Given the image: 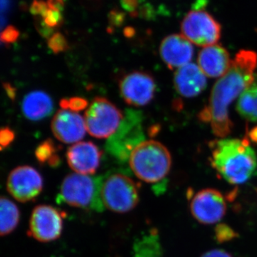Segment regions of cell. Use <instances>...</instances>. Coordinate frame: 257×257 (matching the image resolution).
Wrapping results in <instances>:
<instances>
[{
    "label": "cell",
    "mask_w": 257,
    "mask_h": 257,
    "mask_svg": "<svg viewBox=\"0 0 257 257\" xmlns=\"http://www.w3.org/2000/svg\"><path fill=\"white\" fill-rule=\"evenodd\" d=\"M7 188L19 202H30L42 192L43 179L33 167L20 166L10 172L7 181Z\"/></svg>",
    "instance_id": "obj_10"
},
{
    "label": "cell",
    "mask_w": 257,
    "mask_h": 257,
    "mask_svg": "<svg viewBox=\"0 0 257 257\" xmlns=\"http://www.w3.org/2000/svg\"><path fill=\"white\" fill-rule=\"evenodd\" d=\"M47 5L50 9L55 11H63L64 0H47Z\"/></svg>",
    "instance_id": "obj_35"
},
{
    "label": "cell",
    "mask_w": 257,
    "mask_h": 257,
    "mask_svg": "<svg viewBox=\"0 0 257 257\" xmlns=\"http://www.w3.org/2000/svg\"><path fill=\"white\" fill-rule=\"evenodd\" d=\"M102 152L91 142H82L69 147L67 160L70 168L81 175H91L99 167Z\"/></svg>",
    "instance_id": "obj_14"
},
{
    "label": "cell",
    "mask_w": 257,
    "mask_h": 257,
    "mask_svg": "<svg viewBox=\"0 0 257 257\" xmlns=\"http://www.w3.org/2000/svg\"><path fill=\"white\" fill-rule=\"evenodd\" d=\"M0 208L1 235L6 236L13 232L18 226L20 218V210L14 202L5 197H2L0 199Z\"/></svg>",
    "instance_id": "obj_19"
},
{
    "label": "cell",
    "mask_w": 257,
    "mask_h": 257,
    "mask_svg": "<svg viewBox=\"0 0 257 257\" xmlns=\"http://www.w3.org/2000/svg\"><path fill=\"white\" fill-rule=\"evenodd\" d=\"M135 34V29L131 28V27H127L124 29V35L125 37H128V38H130V37H133Z\"/></svg>",
    "instance_id": "obj_38"
},
{
    "label": "cell",
    "mask_w": 257,
    "mask_h": 257,
    "mask_svg": "<svg viewBox=\"0 0 257 257\" xmlns=\"http://www.w3.org/2000/svg\"><path fill=\"white\" fill-rule=\"evenodd\" d=\"M15 138V133L11 128L8 126L2 128L0 132V145H1L2 150L9 147L14 141Z\"/></svg>",
    "instance_id": "obj_29"
},
{
    "label": "cell",
    "mask_w": 257,
    "mask_h": 257,
    "mask_svg": "<svg viewBox=\"0 0 257 257\" xmlns=\"http://www.w3.org/2000/svg\"><path fill=\"white\" fill-rule=\"evenodd\" d=\"M162 248L157 234L152 233L143 239L137 248L136 257H161Z\"/></svg>",
    "instance_id": "obj_22"
},
{
    "label": "cell",
    "mask_w": 257,
    "mask_h": 257,
    "mask_svg": "<svg viewBox=\"0 0 257 257\" xmlns=\"http://www.w3.org/2000/svg\"><path fill=\"white\" fill-rule=\"evenodd\" d=\"M87 101L82 97H72L69 99H62L60 101V106L62 109H67L77 112L87 108Z\"/></svg>",
    "instance_id": "obj_24"
},
{
    "label": "cell",
    "mask_w": 257,
    "mask_h": 257,
    "mask_svg": "<svg viewBox=\"0 0 257 257\" xmlns=\"http://www.w3.org/2000/svg\"><path fill=\"white\" fill-rule=\"evenodd\" d=\"M139 16L140 18L150 20L154 18V10L151 5L149 4L142 5L139 9Z\"/></svg>",
    "instance_id": "obj_33"
},
{
    "label": "cell",
    "mask_w": 257,
    "mask_h": 257,
    "mask_svg": "<svg viewBox=\"0 0 257 257\" xmlns=\"http://www.w3.org/2000/svg\"><path fill=\"white\" fill-rule=\"evenodd\" d=\"M190 211L193 217L201 224H215L226 214V201L216 189H202L196 193L191 201Z\"/></svg>",
    "instance_id": "obj_12"
},
{
    "label": "cell",
    "mask_w": 257,
    "mask_h": 257,
    "mask_svg": "<svg viewBox=\"0 0 257 257\" xmlns=\"http://www.w3.org/2000/svg\"><path fill=\"white\" fill-rule=\"evenodd\" d=\"M52 133L57 140L62 143L70 144L77 143L85 135V120L78 113L60 109L52 119Z\"/></svg>",
    "instance_id": "obj_13"
},
{
    "label": "cell",
    "mask_w": 257,
    "mask_h": 257,
    "mask_svg": "<svg viewBox=\"0 0 257 257\" xmlns=\"http://www.w3.org/2000/svg\"><path fill=\"white\" fill-rule=\"evenodd\" d=\"M231 62L228 51L221 45L204 47L198 57V65L207 77H221L227 72Z\"/></svg>",
    "instance_id": "obj_17"
},
{
    "label": "cell",
    "mask_w": 257,
    "mask_h": 257,
    "mask_svg": "<svg viewBox=\"0 0 257 257\" xmlns=\"http://www.w3.org/2000/svg\"><path fill=\"white\" fill-rule=\"evenodd\" d=\"M10 8V0H2V12L8 13Z\"/></svg>",
    "instance_id": "obj_37"
},
{
    "label": "cell",
    "mask_w": 257,
    "mask_h": 257,
    "mask_svg": "<svg viewBox=\"0 0 257 257\" xmlns=\"http://www.w3.org/2000/svg\"><path fill=\"white\" fill-rule=\"evenodd\" d=\"M42 18L47 26L55 30L60 28L63 24V17L61 12L48 9Z\"/></svg>",
    "instance_id": "obj_25"
},
{
    "label": "cell",
    "mask_w": 257,
    "mask_h": 257,
    "mask_svg": "<svg viewBox=\"0 0 257 257\" xmlns=\"http://www.w3.org/2000/svg\"><path fill=\"white\" fill-rule=\"evenodd\" d=\"M58 147L52 140H47L40 144L35 150V157L42 165L47 164L50 167H57L60 164V158L57 155Z\"/></svg>",
    "instance_id": "obj_21"
},
{
    "label": "cell",
    "mask_w": 257,
    "mask_h": 257,
    "mask_svg": "<svg viewBox=\"0 0 257 257\" xmlns=\"http://www.w3.org/2000/svg\"><path fill=\"white\" fill-rule=\"evenodd\" d=\"M4 87L8 95L11 99H14L15 95H16V91L14 89V87L9 84V83H5Z\"/></svg>",
    "instance_id": "obj_36"
},
{
    "label": "cell",
    "mask_w": 257,
    "mask_h": 257,
    "mask_svg": "<svg viewBox=\"0 0 257 257\" xmlns=\"http://www.w3.org/2000/svg\"><path fill=\"white\" fill-rule=\"evenodd\" d=\"M256 67V52L239 51L229 70L214 84L209 104L200 112V119L210 123L216 136L225 138L231 133L233 123L229 118V106L252 85Z\"/></svg>",
    "instance_id": "obj_1"
},
{
    "label": "cell",
    "mask_w": 257,
    "mask_h": 257,
    "mask_svg": "<svg viewBox=\"0 0 257 257\" xmlns=\"http://www.w3.org/2000/svg\"><path fill=\"white\" fill-rule=\"evenodd\" d=\"M212 167L229 183H246L256 175L257 157L247 140L223 139L212 144Z\"/></svg>",
    "instance_id": "obj_2"
},
{
    "label": "cell",
    "mask_w": 257,
    "mask_h": 257,
    "mask_svg": "<svg viewBox=\"0 0 257 257\" xmlns=\"http://www.w3.org/2000/svg\"><path fill=\"white\" fill-rule=\"evenodd\" d=\"M181 30L182 35L198 46L216 45L220 39V24L207 12L201 9L192 10L186 15Z\"/></svg>",
    "instance_id": "obj_8"
},
{
    "label": "cell",
    "mask_w": 257,
    "mask_h": 257,
    "mask_svg": "<svg viewBox=\"0 0 257 257\" xmlns=\"http://www.w3.org/2000/svg\"><path fill=\"white\" fill-rule=\"evenodd\" d=\"M63 229V214L50 205H38L32 211L29 235L41 242L58 239Z\"/></svg>",
    "instance_id": "obj_9"
},
{
    "label": "cell",
    "mask_w": 257,
    "mask_h": 257,
    "mask_svg": "<svg viewBox=\"0 0 257 257\" xmlns=\"http://www.w3.org/2000/svg\"><path fill=\"white\" fill-rule=\"evenodd\" d=\"M48 5L42 0H34L30 6V11L35 17H43L47 10Z\"/></svg>",
    "instance_id": "obj_31"
},
{
    "label": "cell",
    "mask_w": 257,
    "mask_h": 257,
    "mask_svg": "<svg viewBox=\"0 0 257 257\" xmlns=\"http://www.w3.org/2000/svg\"><path fill=\"white\" fill-rule=\"evenodd\" d=\"M48 46L55 54L65 52L69 49L67 39L60 32L54 34L48 40Z\"/></svg>",
    "instance_id": "obj_23"
},
{
    "label": "cell",
    "mask_w": 257,
    "mask_h": 257,
    "mask_svg": "<svg viewBox=\"0 0 257 257\" xmlns=\"http://www.w3.org/2000/svg\"><path fill=\"white\" fill-rule=\"evenodd\" d=\"M130 165L139 179L147 183H157L168 175L172 157L162 144L150 140L140 144L133 150Z\"/></svg>",
    "instance_id": "obj_3"
},
{
    "label": "cell",
    "mask_w": 257,
    "mask_h": 257,
    "mask_svg": "<svg viewBox=\"0 0 257 257\" xmlns=\"http://www.w3.org/2000/svg\"><path fill=\"white\" fill-rule=\"evenodd\" d=\"M100 177L74 173L67 175L61 185L59 199L72 207L102 211Z\"/></svg>",
    "instance_id": "obj_4"
},
{
    "label": "cell",
    "mask_w": 257,
    "mask_h": 257,
    "mask_svg": "<svg viewBox=\"0 0 257 257\" xmlns=\"http://www.w3.org/2000/svg\"><path fill=\"white\" fill-rule=\"evenodd\" d=\"M124 119L121 111L104 97H96L85 113L86 127L89 135L98 139L112 136Z\"/></svg>",
    "instance_id": "obj_6"
},
{
    "label": "cell",
    "mask_w": 257,
    "mask_h": 257,
    "mask_svg": "<svg viewBox=\"0 0 257 257\" xmlns=\"http://www.w3.org/2000/svg\"><path fill=\"white\" fill-rule=\"evenodd\" d=\"M35 27L41 36L50 39L55 32V29L47 26L42 17H35Z\"/></svg>",
    "instance_id": "obj_30"
},
{
    "label": "cell",
    "mask_w": 257,
    "mask_h": 257,
    "mask_svg": "<svg viewBox=\"0 0 257 257\" xmlns=\"http://www.w3.org/2000/svg\"><path fill=\"white\" fill-rule=\"evenodd\" d=\"M216 239L220 242L229 241L235 238L236 234L234 231L229 228L227 225L219 224L216 229Z\"/></svg>",
    "instance_id": "obj_26"
},
{
    "label": "cell",
    "mask_w": 257,
    "mask_h": 257,
    "mask_svg": "<svg viewBox=\"0 0 257 257\" xmlns=\"http://www.w3.org/2000/svg\"><path fill=\"white\" fill-rule=\"evenodd\" d=\"M138 3V0H120L121 8L130 14L137 12Z\"/></svg>",
    "instance_id": "obj_32"
},
{
    "label": "cell",
    "mask_w": 257,
    "mask_h": 257,
    "mask_svg": "<svg viewBox=\"0 0 257 257\" xmlns=\"http://www.w3.org/2000/svg\"><path fill=\"white\" fill-rule=\"evenodd\" d=\"M206 77L197 64H186L176 71L174 77L176 90L184 97L197 96L207 87Z\"/></svg>",
    "instance_id": "obj_16"
},
{
    "label": "cell",
    "mask_w": 257,
    "mask_h": 257,
    "mask_svg": "<svg viewBox=\"0 0 257 257\" xmlns=\"http://www.w3.org/2000/svg\"><path fill=\"white\" fill-rule=\"evenodd\" d=\"M250 138L252 141L257 143V127L253 128L250 133Z\"/></svg>",
    "instance_id": "obj_39"
},
{
    "label": "cell",
    "mask_w": 257,
    "mask_h": 257,
    "mask_svg": "<svg viewBox=\"0 0 257 257\" xmlns=\"http://www.w3.org/2000/svg\"><path fill=\"white\" fill-rule=\"evenodd\" d=\"M19 37H20V32L18 31V29L10 25L2 32L1 40L5 45H10L16 42Z\"/></svg>",
    "instance_id": "obj_27"
},
{
    "label": "cell",
    "mask_w": 257,
    "mask_h": 257,
    "mask_svg": "<svg viewBox=\"0 0 257 257\" xmlns=\"http://www.w3.org/2000/svg\"><path fill=\"white\" fill-rule=\"evenodd\" d=\"M201 257H233L227 251L223 249H213L207 251Z\"/></svg>",
    "instance_id": "obj_34"
},
{
    "label": "cell",
    "mask_w": 257,
    "mask_h": 257,
    "mask_svg": "<svg viewBox=\"0 0 257 257\" xmlns=\"http://www.w3.org/2000/svg\"><path fill=\"white\" fill-rule=\"evenodd\" d=\"M162 60L170 69L180 68L190 63L194 48L192 42L180 35H171L166 37L160 49Z\"/></svg>",
    "instance_id": "obj_15"
},
{
    "label": "cell",
    "mask_w": 257,
    "mask_h": 257,
    "mask_svg": "<svg viewBox=\"0 0 257 257\" xmlns=\"http://www.w3.org/2000/svg\"><path fill=\"white\" fill-rule=\"evenodd\" d=\"M142 121L143 115L141 113L128 111L117 131L108 140L106 149L117 160H127L133 150L143 143Z\"/></svg>",
    "instance_id": "obj_7"
},
{
    "label": "cell",
    "mask_w": 257,
    "mask_h": 257,
    "mask_svg": "<svg viewBox=\"0 0 257 257\" xmlns=\"http://www.w3.org/2000/svg\"><path fill=\"white\" fill-rule=\"evenodd\" d=\"M101 198L104 207L109 210L128 212L135 209L140 201L139 187L130 177L114 174L103 182Z\"/></svg>",
    "instance_id": "obj_5"
},
{
    "label": "cell",
    "mask_w": 257,
    "mask_h": 257,
    "mask_svg": "<svg viewBox=\"0 0 257 257\" xmlns=\"http://www.w3.org/2000/svg\"><path fill=\"white\" fill-rule=\"evenodd\" d=\"M53 107L50 96L42 91L29 93L24 98L22 104L24 115L32 121H38L50 116Z\"/></svg>",
    "instance_id": "obj_18"
},
{
    "label": "cell",
    "mask_w": 257,
    "mask_h": 257,
    "mask_svg": "<svg viewBox=\"0 0 257 257\" xmlns=\"http://www.w3.org/2000/svg\"><path fill=\"white\" fill-rule=\"evenodd\" d=\"M236 109L245 119L257 122V84L251 85L241 94Z\"/></svg>",
    "instance_id": "obj_20"
},
{
    "label": "cell",
    "mask_w": 257,
    "mask_h": 257,
    "mask_svg": "<svg viewBox=\"0 0 257 257\" xmlns=\"http://www.w3.org/2000/svg\"><path fill=\"white\" fill-rule=\"evenodd\" d=\"M110 29L119 28L124 24L126 15L123 12L117 9H114L109 12L108 15Z\"/></svg>",
    "instance_id": "obj_28"
},
{
    "label": "cell",
    "mask_w": 257,
    "mask_h": 257,
    "mask_svg": "<svg viewBox=\"0 0 257 257\" xmlns=\"http://www.w3.org/2000/svg\"><path fill=\"white\" fill-rule=\"evenodd\" d=\"M120 94L126 104L143 106L152 100L156 91L155 79L145 72H130L121 77L119 83Z\"/></svg>",
    "instance_id": "obj_11"
}]
</instances>
